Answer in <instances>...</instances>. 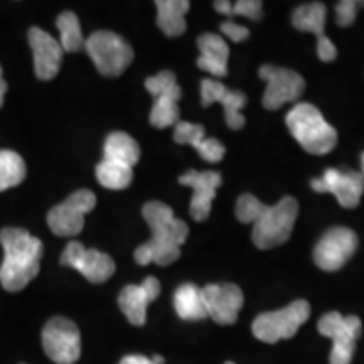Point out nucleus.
Returning a JSON list of instances; mask_svg holds the SVG:
<instances>
[{"label":"nucleus","instance_id":"obj_2","mask_svg":"<svg viewBox=\"0 0 364 364\" xmlns=\"http://www.w3.org/2000/svg\"><path fill=\"white\" fill-rule=\"evenodd\" d=\"M4 262L0 265V284L7 292H21L38 277L43 258V241L24 228L0 230Z\"/></svg>","mask_w":364,"mask_h":364},{"label":"nucleus","instance_id":"obj_23","mask_svg":"<svg viewBox=\"0 0 364 364\" xmlns=\"http://www.w3.org/2000/svg\"><path fill=\"white\" fill-rule=\"evenodd\" d=\"M174 309L184 321H203L208 317L203 292L194 284H182L174 294Z\"/></svg>","mask_w":364,"mask_h":364},{"label":"nucleus","instance_id":"obj_5","mask_svg":"<svg viewBox=\"0 0 364 364\" xmlns=\"http://www.w3.org/2000/svg\"><path fill=\"white\" fill-rule=\"evenodd\" d=\"M85 49L103 76H120L134 61V49L112 31H98L85 41Z\"/></svg>","mask_w":364,"mask_h":364},{"label":"nucleus","instance_id":"obj_35","mask_svg":"<svg viewBox=\"0 0 364 364\" xmlns=\"http://www.w3.org/2000/svg\"><path fill=\"white\" fill-rule=\"evenodd\" d=\"M2 66H0V108L4 107V97H6V93H7V81L4 80V76H2Z\"/></svg>","mask_w":364,"mask_h":364},{"label":"nucleus","instance_id":"obj_17","mask_svg":"<svg viewBox=\"0 0 364 364\" xmlns=\"http://www.w3.org/2000/svg\"><path fill=\"white\" fill-rule=\"evenodd\" d=\"M179 184L193 189L191 199V216L196 221H204L211 213L213 199L216 198V189L221 186V174L215 171L198 172L189 171L179 177Z\"/></svg>","mask_w":364,"mask_h":364},{"label":"nucleus","instance_id":"obj_30","mask_svg":"<svg viewBox=\"0 0 364 364\" xmlns=\"http://www.w3.org/2000/svg\"><path fill=\"white\" fill-rule=\"evenodd\" d=\"M262 2L258 0H240V2L231 4L226 2V0H220V2H215L216 12L225 14L228 17L233 16H243L248 17L252 21H260L262 19Z\"/></svg>","mask_w":364,"mask_h":364},{"label":"nucleus","instance_id":"obj_34","mask_svg":"<svg viewBox=\"0 0 364 364\" xmlns=\"http://www.w3.org/2000/svg\"><path fill=\"white\" fill-rule=\"evenodd\" d=\"M120 364H156L154 359L140 356V354H132V356H125L122 359Z\"/></svg>","mask_w":364,"mask_h":364},{"label":"nucleus","instance_id":"obj_9","mask_svg":"<svg viewBox=\"0 0 364 364\" xmlns=\"http://www.w3.org/2000/svg\"><path fill=\"white\" fill-rule=\"evenodd\" d=\"M43 348L56 364H75L81 356L78 327L66 317H53L44 326Z\"/></svg>","mask_w":364,"mask_h":364},{"label":"nucleus","instance_id":"obj_24","mask_svg":"<svg viewBox=\"0 0 364 364\" xmlns=\"http://www.w3.org/2000/svg\"><path fill=\"white\" fill-rule=\"evenodd\" d=\"M105 159L108 161H115L129 166L134 169L136 162L140 161V147L135 142V139H132L125 132H113L107 136L105 140Z\"/></svg>","mask_w":364,"mask_h":364},{"label":"nucleus","instance_id":"obj_28","mask_svg":"<svg viewBox=\"0 0 364 364\" xmlns=\"http://www.w3.org/2000/svg\"><path fill=\"white\" fill-rule=\"evenodd\" d=\"M145 88L154 98H169L179 102L182 90L177 85L176 75L172 71H162L156 76H150L145 80Z\"/></svg>","mask_w":364,"mask_h":364},{"label":"nucleus","instance_id":"obj_37","mask_svg":"<svg viewBox=\"0 0 364 364\" xmlns=\"http://www.w3.org/2000/svg\"><path fill=\"white\" fill-rule=\"evenodd\" d=\"M225 364H235V363H231V361H228V363H225Z\"/></svg>","mask_w":364,"mask_h":364},{"label":"nucleus","instance_id":"obj_25","mask_svg":"<svg viewBox=\"0 0 364 364\" xmlns=\"http://www.w3.org/2000/svg\"><path fill=\"white\" fill-rule=\"evenodd\" d=\"M97 179L103 188L122 191L130 186L132 179H134V169L120 162L103 159L97 166Z\"/></svg>","mask_w":364,"mask_h":364},{"label":"nucleus","instance_id":"obj_32","mask_svg":"<svg viewBox=\"0 0 364 364\" xmlns=\"http://www.w3.org/2000/svg\"><path fill=\"white\" fill-rule=\"evenodd\" d=\"M361 6H364V2H356V0H343V2L336 4V21H338V26H353Z\"/></svg>","mask_w":364,"mask_h":364},{"label":"nucleus","instance_id":"obj_19","mask_svg":"<svg viewBox=\"0 0 364 364\" xmlns=\"http://www.w3.org/2000/svg\"><path fill=\"white\" fill-rule=\"evenodd\" d=\"M161 294V282L156 277H147L140 285H127L118 297L120 311L130 324L144 326L147 321V307Z\"/></svg>","mask_w":364,"mask_h":364},{"label":"nucleus","instance_id":"obj_14","mask_svg":"<svg viewBox=\"0 0 364 364\" xmlns=\"http://www.w3.org/2000/svg\"><path fill=\"white\" fill-rule=\"evenodd\" d=\"M311 188L317 193H331L346 209L356 208L364 193V177L361 172L327 169L324 176L311 181Z\"/></svg>","mask_w":364,"mask_h":364},{"label":"nucleus","instance_id":"obj_26","mask_svg":"<svg viewBox=\"0 0 364 364\" xmlns=\"http://www.w3.org/2000/svg\"><path fill=\"white\" fill-rule=\"evenodd\" d=\"M26 176L24 159L14 150H0V193L19 186Z\"/></svg>","mask_w":364,"mask_h":364},{"label":"nucleus","instance_id":"obj_29","mask_svg":"<svg viewBox=\"0 0 364 364\" xmlns=\"http://www.w3.org/2000/svg\"><path fill=\"white\" fill-rule=\"evenodd\" d=\"M179 107L177 102L169 98H156L152 112H150V124L156 129H167V127H176L179 122Z\"/></svg>","mask_w":364,"mask_h":364},{"label":"nucleus","instance_id":"obj_6","mask_svg":"<svg viewBox=\"0 0 364 364\" xmlns=\"http://www.w3.org/2000/svg\"><path fill=\"white\" fill-rule=\"evenodd\" d=\"M311 317V306L306 300H295L280 311L260 314L255 318L252 331L257 339L275 344L282 339H290L297 334L300 326Z\"/></svg>","mask_w":364,"mask_h":364},{"label":"nucleus","instance_id":"obj_22","mask_svg":"<svg viewBox=\"0 0 364 364\" xmlns=\"http://www.w3.org/2000/svg\"><path fill=\"white\" fill-rule=\"evenodd\" d=\"M157 24L169 38H179L186 33V14L191 4L188 0H157Z\"/></svg>","mask_w":364,"mask_h":364},{"label":"nucleus","instance_id":"obj_10","mask_svg":"<svg viewBox=\"0 0 364 364\" xmlns=\"http://www.w3.org/2000/svg\"><path fill=\"white\" fill-rule=\"evenodd\" d=\"M258 75L267 81V90L263 93V107L267 110H279L287 103L297 102L306 88L302 76L285 68L265 65L260 68Z\"/></svg>","mask_w":364,"mask_h":364},{"label":"nucleus","instance_id":"obj_36","mask_svg":"<svg viewBox=\"0 0 364 364\" xmlns=\"http://www.w3.org/2000/svg\"><path fill=\"white\" fill-rule=\"evenodd\" d=\"M361 164H363V172H361V174L364 177V154H363V157H361Z\"/></svg>","mask_w":364,"mask_h":364},{"label":"nucleus","instance_id":"obj_11","mask_svg":"<svg viewBox=\"0 0 364 364\" xmlns=\"http://www.w3.org/2000/svg\"><path fill=\"white\" fill-rule=\"evenodd\" d=\"M358 250V235L344 226L331 228L314 250V262L321 270L336 272L348 263Z\"/></svg>","mask_w":364,"mask_h":364},{"label":"nucleus","instance_id":"obj_12","mask_svg":"<svg viewBox=\"0 0 364 364\" xmlns=\"http://www.w3.org/2000/svg\"><path fill=\"white\" fill-rule=\"evenodd\" d=\"M61 265L78 270L91 284H103L115 273V262L110 255L85 248L80 241L68 243L61 255Z\"/></svg>","mask_w":364,"mask_h":364},{"label":"nucleus","instance_id":"obj_31","mask_svg":"<svg viewBox=\"0 0 364 364\" xmlns=\"http://www.w3.org/2000/svg\"><path fill=\"white\" fill-rule=\"evenodd\" d=\"M263 208H265V204L260 199L255 198L253 194H243L240 196L238 203H236V218L241 223H245V225L247 223H255L260 216Z\"/></svg>","mask_w":364,"mask_h":364},{"label":"nucleus","instance_id":"obj_16","mask_svg":"<svg viewBox=\"0 0 364 364\" xmlns=\"http://www.w3.org/2000/svg\"><path fill=\"white\" fill-rule=\"evenodd\" d=\"M27 38H29V44L33 48L36 76L43 81L56 78L59 70H61L63 54H65L59 41L39 27H31Z\"/></svg>","mask_w":364,"mask_h":364},{"label":"nucleus","instance_id":"obj_13","mask_svg":"<svg viewBox=\"0 0 364 364\" xmlns=\"http://www.w3.org/2000/svg\"><path fill=\"white\" fill-rule=\"evenodd\" d=\"M208 317L216 324L231 326L238 321V314L243 307L245 297L235 284H209L201 289Z\"/></svg>","mask_w":364,"mask_h":364},{"label":"nucleus","instance_id":"obj_21","mask_svg":"<svg viewBox=\"0 0 364 364\" xmlns=\"http://www.w3.org/2000/svg\"><path fill=\"white\" fill-rule=\"evenodd\" d=\"M198 48L201 56L198 59V66L209 75L223 78L228 75V58H230V48H228L225 38L221 34H203L198 39Z\"/></svg>","mask_w":364,"mask_h":364},{"label":"nucleus","instance_id":"obj_15","mask_svg":"<svg viewBox=\"0 0 364 364\" xmlns=\"http://www.w3.org/2000/svg\"><path fill=\"white\" fill-rule=\"evenodd\" d=\"M327 9L324 4L312 2L297 7L292 14V24L302 33H312L317 38V54L321 61L331 63L338 56V49L326 36Z\"/></svg>","mask_w":364,"mask_h":364},{"label":"nucleus","instance_id":"obj_20","mask_svg":"<svg viewBox=\"0 0 364 364\" xmlns=\"http://www.w3.org/2000/svg\"><path fill=\"white\" fill-rule=\"evenodd\" d=\"M174 140L177 144H188L198 150V154L206 162L216 164L221 162L225 157L226 149L220 140L208 139L204 134V127L198 124H189V122H177L174 129Z\"/></svg>","mask_w":364,"mask_h":364},{"label":"nucleus","instance_id":"obj_1","mask_svg":"<svg viewBox=\"0 0 364 364\" xmlns=\"http://www.w3.org/2000/svg\"><path fill=\"white\" fill-rule=\"evenodd\" d=\"M144 220L152 230V238L135 250L134 257L139 265L166 267L181 257V247L189 235V228L177 220L171 206L161 201H150L142 209Z\"/></svg>","mask_w":364,"mask_h":364},{"label":"nucleus","instance_id":"obj_3","mask_svg":"<svg viewBox=\"0 0 364 364\" xmlns=\"http://www.w3.org/2000/svg\"><path fill=\"white\" fill-rule=\"evenodd\" d=\"M285 122L294 139L314 156L329 154L338 144V132L311 103L295 105Z\"/></svg>","mask_w":364,"mask_h":364},{"label":"nucleus","instance_id":"obj_33","mask_svg":"<svg viewBox=\"0 0 364 364\" xmlns=\"http://www.w3.org/2000/svg\"><path fill=\"white\" fill-rule=\"evenodd\" d=\"M220 31L223 36H226L228 39H231L233 43H243L250 38V31L245 26L236 24L233 21H225L220 26Z\"/></svg>","mask_w":364,"mask_h":364},{"label":"nucleus","instance_id":"obj_18","mask_svg":"<svg viewBox=\"0 0 364 364\" xmlns=\"http://www.w3.org/2000/svg\"><path fill=\"white\" fill-rule=\"evenodd\" d=\"M201 103L203 107H209L213 103H221L223 108H225L228 127L233 130L243 129L245 117L241 115V108L247 107L245 93L226 88L225 85L216 80L204 78L201 81Z\"/></svg>","mask_w":364,"mask_h":364},{"label":"nucleus","instance_id":"obj_27","mask_svg":"<svg viewBox=\"0 0 364 364\" xmlns=\"http://www.w3.org/2000/svg\"><path fill=\"white\" fill-rule=\"evenodd\" d=\"M56 27L59 31V44L65 53H76L85 49V38L81 33V26L75 12L59 14Z\"/></svg>","mask_w":364,"mask_h":364},{"label":"nucleus","instance_id":"obj_8","mask_svg":"<svg viewBox=\"0 0 364 364\" xmlns=\"http://www.w3.org/2000/svg\"><path fill=\"white\" fill-rule=\"evenodd\" d=\"M97 206V196L88 189H80L54 206L48 215L49 230L58 236H76L83 231L85 216Z\"/></svg>","mask_w":364,"mask_h":364},{"label":"nucleus","instance_id":"obj_4","mask_svg":"<svg viewBox=\"0 0 364 364\" xmlns=\"http://www.w3.org/2000/svg\"><path fill=\"white\" fill-rule=\"evenodd\" d=\"M297 216L299 203L290 196L280 199L275 206H265L258 220L253 223V243L260 250L284 245L292 235Z\"/></svg>","mask_w":364,"mask_h":364},{"label":"nucleus","instance_id":"obj_7","mask_svg":"<svg viewBox=\"0 0 364 364\" xmlns=\"http://www.w3.org/2000/svg\"><path fill=\"white\" fill-rule=\"evenodd\" d=\"M317 329L322 336L332 339L331 364H351L356 341L361 336L363 324L356 316H341L339 312H327L318 318Z\"/></svg>","mask_w":364,"mask_h":364}]
</instances>
